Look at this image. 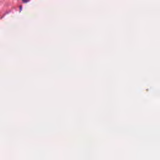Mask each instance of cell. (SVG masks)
<instances>
[{"instance_id": "1", "label": "cell", "mask_w": 160, "mask_h": 160, "mask_svg": "<svg viewBox=\"0 0 160 160\" xmlns=\"http://www.w3.org/2000/svg\"><path fill=\"white\" fill-rule=\"evenodd\" d=\"M24 2H28L29 0H22Z\"/></svg>"}]
</instances>
